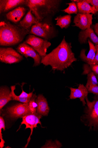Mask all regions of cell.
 Listing matches in <instances>:
<instances>
[{"mask_svg":"<svg viewBox=\"0 0 98 148\" xmlns=\"http://www.w3.org/2000/svg\"><path fill=\"white\" fill-rule=\"evenodd\" d=\"M98 63V52H96V55L94 60L93 65L97 64Z\"/></svg>","mask_w":98,"mask_h":148,"instance_id":"4dcf8cb0","label":"cell"},{"mask_svg":"<svg viewBox=\"0 0 98 148\" xmlns=\"http://www.w3.org/2000/svg\"><path fill=\"white\" fill-rule=\"evenodd\" d=\"M30 113L28 103H20L8 107L3 114L7 117L17 119Z\"/></svg>","mask_w":98,"mask_h":148,"instance_id":"52a82bcc","label":"cell"},{"mask_svg":"<svg viewBox=\"0 0 98 148\" xmlns=\"http://www.w3.org/2000/svg\"><path fill=\"white\" fill-rule=\"evenodd\" d=\"M89 46V51L88 54L86 55V50L82 49L80 53V58L84 62L90 65H93L96 52V50L94 44L90 41L89 39L88 40Z\"/></svg>","mask_w":98,"mask_h":148,"instance_id":"9a60e30c","label":"cell"},{"mask_svg":"<svg viewBox=\"0 0 98 148\" xmlns=\"http://www.w3.org/2000/svg\"><path fill=\"white\" fill-rule=\"evenodd\" d=\"M30 31L9 22L2 21L0 22V45L9 47L17 45L29 34Z\"/></svg>","mask_w":98,"mask_h":148,"instance_id":"7a4b0ae2","label":"cell"},{"mask_svg":"<svg viewBox=\"0 0 98 148\" xmlns=\"http://www.w3.org/2000/svg\"><path fill=\"white\" fill-rule=\"evenodd\" d=\"M66 4L68 5V7L62 10L63 11L67 13L69 15L78 14V9L76 3L72 2L71 3H67Z\"/></svg>","mask_w":98,"mask_h":148,"instance_id":"d4e9b609","label":"cell"},{"mask_svg":"<svg viewBox=\"0 0 98 148\" xmlns=\"http://www.w3.org/2000/svg\"><path fill=\"white\" fill-rule=\"evenodd\" d=\"M24 42L32 47L41 58L46 56L47 49L51 45L48 40L32 34L27 36Z\"/></svg>","mask_w":98,"mask_h":148,"instance_id":"8992f818","label":"cell"},{"mask_svg":"<svg viewBox=\"0 0 98 148\" xmlns=\"http://www.w3.org/2000/svg\"><path fill=\"white\" fill-rule=\"evenodd\" d=\"M97 18H98V12H97Z\"/></svg>","mask_w":98,"mask_h":148,"instance_id":"e575fe53","label":"cell"},{"mask_svg":"<svg viewBox=\"0 0 98 148\" xmlns=\"http://www.w3.org/2000/svg\"><path fill=\"white\" fill-rule=\"evenodd\" d=\"M39 21L32 13V11L30 10L24 18L20 22L19 25L22 28L27 30H29L33 25L37 23Z\"/></svg>","mask_w":98,"mask_h":148,"instance_id":"d6986e66","label":"cell"},{"mask_svg":"<svg viewBox=\"0 0 98 148\" xmlns=\"http://www.w3.org/2000/svg\"><path fill=\"white\" fill-rule=\"evenodd\" d=\"M82 75H88L93 72L95 75L98 82V64L90 65L87 63L84 64L83 66Z\"/></svg>","mask_w":98,"mask_h":148,"instance_id":"603a6c76","label":"cell"},{"mask_svg":"<svg viewBox=\"0 0 98 148\" xmlns=\"http://www.w3.org/2000/svg\"><path fill=\"white\" fill-rule=\"evenodd\" d=\"M93 99L94 100H98V95H96L93 97Z\"/></svg>","mask_w":98,"mask_h":148,"instance_id":"d6a6232c","label":"cell"},{"mask_svg":"<svg viewBox=\"0 0 98 148\" xmlns=\"http://www.w3.org/2000/svg\"><path fill=\"white\" fill-rule=\"evenodd\" d=\"M88 90L89 93H92L96 95H98V86L92 87Z\"/></svg>","mask_w":98,"mask_h":148,"instance_id":"f1b7e54d","label":"cell"},{"mask_svg":"<svg viewBox=\"0 0 98 148\" xmlns=\"http://www.w3.org/2000/svg\"><path fill=\"white\" fill-rule=\"evenodd\" d=\"M62 146V143L57 140H55L54 141H53L52 140H48L47 141L45 145L41 148H60Z\"/></svg>","mask_w":98,"mask_h":148,"instance_id":"4316f807","label":"cell"},{"mask_svg":"<svg viewBox=\"0 0 98 148\" xmlns=\"http://www.w3.org/2000/svg\"><path fill=\"white\" fill-rule=\"evenodd\" d=\"M26 9L23 6L18 7L6 15L7 19L14 23H18L25 14Z\"/></svg>","mask_w":98,"mask_h":148,"instance_id":"2e32d148","label":"cell"},{"mask_svg":"<svg viewBox=\"0 0 98 148\" xmlns=\"http://www.w3.org/2000/svg\"><path fill=\"white\" fill-rule=\"evenodd\" d=\"M76 4L78 13L94 14L97 12L95 8L89 4L87 0H83Z\"/></svg>","mask_w":98,"mask_h":148,"instance_id":"ffe728a7","label":"cell"},{"mask_svg":"<svg viewBox=\"0 0 98 148\" xmlns=\"http://www.w3.org/2000/svg\"><path fill=\"white\" fill-rule=\"evenodd\" d=\"M93 28L95 33L98 37V22L93 25Z\"/></svg>","mask_w":98,"mask_h":148,"instance_id":"f546056e","label":"cell"},{"mask_svg":"<svg viewBox=\"0 0 98 148\" xmlns=\"http://www.w3.org/2000/svg\"><path fill=\"white\" fill-rule=\"evenodd\" d=\"M16 50L26 58L29 57L33 58L34 61L33 66H38L41 63V57L32 47L24 42L20 44Z\"/></svg>","mask_w":98,"mask_h":148,"instance_id":"30bf717a","label":"cell"},{"mask_svg":"<svg viewBox=\"0 0 98 148\" xmlns=\"http://www.w3.org/2000/svg\"><path fill=\"white\" fill-rule=\"evenodd\" d=\"M37 97L36 94L33 95L28 103L29 108L31 114H34L36 113V108L37 105L36 101Z\"/></svg>","mask_w":98,"mask_h":148,"instance_id":"484cf974","label":"cell"},{"mask_svg":"<svg viewBox=\"0 0 98 148\" xmlns=\"http://www.w3.org/2000/svg\"><path fill=\"white\" fill-rule=\"evenodd\" d=\"M27 0H1L0 13H6L20 6H26Z\"/></svg>","mask_w":98,"mask_h":148,"instance_id":"7c38bea8","label":"cell"},{"mask_svg":"<svg viewBox=\"0 0 98 148\" xmlns=\"http://www.w3.org/2000/svg\"><path fill=\"white\" fill-rule=\"evenodd\" d=\"M97 64H98V63Z\"/></svg>","mask_w":98,"mask_h":148,"instance_id":"d590c367","label":"cell"},{"mask_svg":"<svg viewBox=\"0 0 98 148\" xmlns=\"http://www.w3.org/2000/svg\"><path fill=\"white\" fill-rule=\"evenodd\" d=\"M11 91L7 87H1L0 89V110L1 111L3 108L9 101L12 100Z\"/></svg>","mask_w":98,"mask_h":148,"instance_id":"44dd1931","label":"cell"},{"mask_svg":"<svg viewBox=\"0 0 98 148\" xmlns=\"http://www.w3.org/2000/svg\"><path fill=\"white\" fill-rule=\"evenodd\" d=\"M70 89L71 90L70 99H74L78 98L82 102L83 106H85L87 104L85 99L89 93L86 86L83 84H80L78 88L70 87Z\"/></svg>","mask_w":98,"mask_h":148,"instance_id":"4fadbf2b","label":"cell"},{"mask_svg":"<svg viewBox=\"0 0 98 148\" xmlns=\"http://www.w3.org/2000/svg\"><path fill=\"white\" fill-rule=\"evenodd\" d=\"M77 60L72 51L71 43L67 42L64 36L57 47L42 58L41 63L45 66H50L53 71H62Z\"/></svg>","mask_w":98,"mask_h":148,"instance_id":"6da1fadb","label":"cell"},{"mask_svg":"<svg viewBox=\"0 0 98 148\" xmlns=\"http://www.w3.org/2000/svg\"><path fill=\"white\" fill-rule=\"evenodd\" d=\"M93 14L78 13L74 17L73 26L78 27L81 30H85L91 27L92 25Z\"/></svg>","mask_w":98,"mask_h":148,"instance_id":"8fae6325","label":"cell"},{"mask_svg":"<svg viewBox=\"0 0 98 148\" xmlns=\"http://www.w3.org/2000/svg\"><path fill=\"white\" fill-rule=\"evenodd\" d=\"M42 117L43 116L36 112L34 114L30 113L22 117V121L19 129L22 125L24 124L26 126L25 129L30 128L31 130V134L27 140V143L24 147V148L27 147L30 141L31 136L32 134L34 129L37 127L38 124H40L42 127L40 120Z\"/></svg>","mask_w":98,"mask_h":148,"instance_id":"9c48e42d","label":"cell"},{"mask_svg":"<svg viewBox=\"0 0 98 148\" xmlns=\"http://www.w3.org/2000/svg\"><path fill=\"white\" fill-rule=\"evenodd\" d=\"M88 39L95 45H98V37L91 27L85 30H81L78 35V41L81 45L87 43Z\"/></svg>","mask_w":98,"mask_h":148,"instance_id":"5bb4252c","label":"cell"},{"mask_svg":"<svg viewBox=\"0 0 98 148\" xmlns=\"http://www.w3.org/2000/svg\"><path fill=\"white\" fill-rule=\"evenodd\" d=\"M52 18H46L33 25L29 34L49 40L57 36L58 31L52 21Z\"/></svg>","mask_w":98,"mask_h":148,"instance_id":"5b68a950","label":"cell"},{"mask_svg":"<svg viewBox=\"0 0 98 148\" xmlns=\"http://www.w3.org/2000/svg\"><path fill=\"white\" fill-rule=\"evenodd\" d=\"M24 59L23 56L11 47L0 48V61L11 64L20 62Z\"/></svg>","mask_w":98,"mask_h":148,"instance_id":"ba28073f","label":"cell"},{"mask_svg":"<svg viewBox=\"0 0 98 148\" xmlns=\"http://www.w3.org/2000/svg\"><path fill=\"white\" fill-rule=\"evenodd\" d=\"M61 0H27L26 6L39 21L53 17L60 10Z\"/></svg>","mask_w":98,"mask_h":148,"instance_id":"3957f363","label":"cell"},{"mask_svg":"<svg viewBox=\"0 0 98 148\" xmlns=\"http://www.w3.org/2000/svg\"><path fill=\"white\" fill-rule=\"evenodd\" d=\"M87 75V82L85 86L87 90L92 87L98 86L97 78L93 73L91 72Z\"/></svg>","mask_w":98,"mask_h":148,"instance_id":"cb8c5ba5","label":"cell"},{"mask_svg":"<svg viewBox=\"0 0 98 148\" xmlns=\"http://www.w3.org/2000/svg\"><path fill=\"white\" fill-rule=\"evenodd\" d=\"M72 17L70 15L59 16L55 19V20L57 21L55 25L59 26L62 29H67L71 23Z\"/></svg>","mask_w":98,"mask_h":148,"instance_id":"7402d4cb","label":"cell"},{"mask_svg":"<svg viewBox=\"0 0 98 148\" xmlns=\"http://www.w3.org/2000/svg\"><path fill=\"white\" fill-rule=\"evenodd\" d=\"M87 106L84 109L83 114L80 116L81 122L89 128V131L98 130V99L90 101L86 98Z\"/></svg>","mask_w":98,"mask_h":148,"instance_id":"277c9868","label":"cell"},{"mask_svg":"<svg viewBox=\"0 0 98 148\" xmlns=\"http://www.w3.org/2000/svg\"><path fill=\"white\" fill-rule=\"evenodd\" d=\"M36 101L37 105L36 112L42 116H48L50 108L47 99L43 95H39L37 97Z\"/></svg>","mask_w":98,"mask_h":148,"instance_id":"e0dca14e","label":"cell"},{"mask_svg":"<svg viewBox=\"0 0 98 148\" xmlns=\"http://www.w3.org/2000/svg\"><path fill=\"white\" fill-rule=\"evenodd\" d=\"M87 1L92 6L94 7L97 12H98V0H87Z\"/></svg>","mask_w":98,"mask_h":148,"instance_id":"83f0119b","label":"cell"},{"mask_svg":"<svg viewBox=\"0 0 98 148\" xmlns=\"http://www.w3.org/2000/svg\"><path fill=\"white\" fill-rule=\"evenodd\" d=\"M24 84L23 83L21 86L22 92L21 95L18 96L16 95L14 92V90L16 89V86H11V93L12 98V100L18 101L22 103H28L33 95V92L34 90V89L32 92L28 93L25 92L24 91L23 88Z\"/></svg>","mask_w":98,"mask_h":148,"instance_id":"ac0fdd59","label":"cell"},{"mask_svg":"<svg viewBox=\"0 0 98 148\" xmlns=\"http://www.w3.org/2000/svg\"><path fill=\"white\" fill-rule=\"evenodd\" d=\"M81 1V0H71V1H72V2H74L76 3H78Z\"/></svg>","mask_w":98,"mask_h":148,"instance_id":"1f68e13d","label":"cell"},{"mask_svg":"<svg viewBox=\"0 0 98 148\" xmlns=\"http://www.w3.org/2000/svg\"><path fill=\"white\" fill-rule=\"evenodd\" d=\"M95 46L96 50V52H98V45H95Z\"/></svg>","mask_w":98,"mask_h":148,"instance_id":"836d02e7","label":"cell"}]
</instances>
